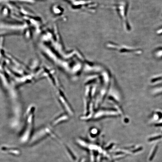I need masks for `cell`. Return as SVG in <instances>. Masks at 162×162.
<instances>
[{"label": "cell", "instance_id": "6da1fadb", "mask_svg": "<svg viewBox=\"0 0 162 162\" xmlns=\"http://www.w3.org/2000/svg\"><path fill=\"white\" fill-rule=\"evenodd\" d=\"M157 146H156L155 147V148H154V151H153V152L151 155V156H150V161L152 160L153 158H154V156H155V153H156V150H157Z\"/></svg>", "mask_w": 162, "mask_h": 162}]
</instances>
